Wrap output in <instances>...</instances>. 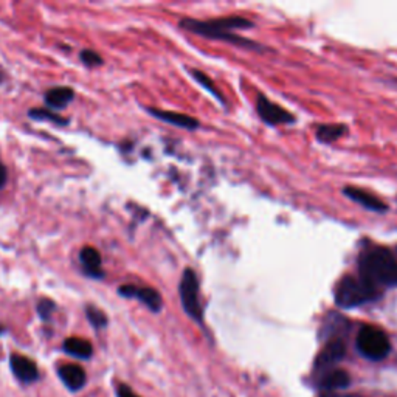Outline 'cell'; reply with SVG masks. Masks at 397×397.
<instances>
[{
  "instance_id": "19",
  "label": "cell",
  "mask_w": 397,
  "mask_h": 397,
  "mask_svg": "<svg viewBox=\"0 0 397 397\" xmlns=\"http://www.w3.org/2000/svg\"><path fill=\"white\" fill-rule=\"evenodd\" d=\"M191 76L197 81V83L204 87V89L206 90V92H210L211 95L216 98L219 103H222V104H225V99H224V97H222V93L219 92V89H216V86H214V83L211 81V78L208 76V75H205L204 72H200V70H196V69H193L191 70Z\"/></svg>"
},
{
  "instance_id": "1",
  "label": "cell",
  "mask_w": 397,
  "mask_h": 397,
  "mask_svg": "<svg viewBox=\"0 0 397 397\" xmlns=\"http://www.w3.org/2000/svg\"><path fill=\"white\" fill-rule=\"evenodd\" d=\"M180 26L184 30L196 33V35L208 38V39L224 40V42H228V44L248 47V49H254V50H266L264 47L253 42V40L239 38L236 33H233V30H248L253 26L252 20H248L242 16H227V17H216V19H210V20L185 17L180 20Z\"/></svg>"
},
{
  "instance_id": "14",
  "label": "cell",
  "mask_w": 397,
  "mask_h": 397,
  "mask_svg": "<svg viewBox=\"0 0 397 397\" xmlns=\"http://www.w3.org/2000/svg\"><path fill=\"white\" fill-rule=\"evenodd\" d=\"M73 98H75V92L70 87H53L45 93V103L53 111H63L69 106Z\"/></svg>"
},
{
  "instance_id": "11",
  "label": "cell",
  "mask_w": 397,
  "mask_h": 397,
  "mask_svg": "<svg viewBox=\"0 0 397 397\" xmlns=\"http://www.w3.org/2000/svg\"><path fill=\"white\" fill-rule=\"evenodd\" d=\"M345 354H346L345 341L340 340V339L331 340L325 348L321 349V353L318 354L315 365H317L318 368L332 366V365H335V363H339L343 357H345Z\"/></svg>"
},
{
  "instance_id": "26",
  "label": "cell",
  "mask_w": 397,
  "mask_h": 397,
  "mask_svg": "<svg viewBox=\"0 0 397 397\" xmlns=\"http://www.w3.org/2000/svg\"><path fill=\"white\" fill-rule=\"evenodd\" d=\"M3 332H5V327H3L2 325H0V335H2Z\"/></svg>"
},
{
  "instance_id": "25",
  "label": "cell",
  "mask_w": 397,
  "mask_h": 397,
  "mask_svg": "<svg viewBox=\"0 0 397 397\" xmlns=\"http://www.w3.org/2000/svg\"><path fill=\"white\" fill-rule=\"evenodd\" d=\"M3 79H5V76H3V72H0V83H2Z\"/></svg>"
},
{
  "instance_id": "22",
  "label": "cell",
  "mask_w": 397,
  "mask_h": 397,
  "mask_svg": "<svg viewBox=\"0 0 397 397\" xmlns=\"http://www.w3.org/2000/svg\"><path fill=\"white\" fill-rule=\"evenodd\" d=\"M79 58L81 60H83L84 65L86 67H99L101 64H103V58H101L97 51H93V50H83L79 53Z\"/></svg>"
},
{
  "instance_id": "6",
  "label": "cell",
  "mask_w": 397,
  "mask_h": 397,
  "mask_svg": "<svg viewBox=\"0 0 397 397\" xmlns=\"http://www.w3.org/2000/svg\"><path fill=\"white\" fill-rule=\"evenodd\" d=\"M257 111H258V115L261 117V120L270 126L295 123V117L291 112L284 109V107H281L279 104L273 103L272 99H268L264 95L258 97Z\"/></svg>"
},
{
  "instance_id": "24",
  "label": "cell",
  "mask_w": 397,
  "mask_h": 397,
  "mask_svg": "<svg viewBox=\"0 0 397 397\" xmlns=\"http://www.w3.org/2000/svg\"><path fill=\"white\" fill-rule=\"evenodd\" d=\"M6 180H8V172H6V168L5 165L0 161V190L5 186Z\"/></svg>"
},
{
  "instance_id": "21",
  "label": "cell",
  "mask_w": 397,
  "mask_h": 397,
  "mask_svg": "<svg viewBox=\"0 0 397 397\" xmlns=\"http://www.w3.org/2000/svg\"><path fill=\"white\" fill-rule=\"evenodd\" d=\"M38 315L42 320H49L51 317V314L55 312V309H56V305H55V301H51L49 298H42L39 302H38Z\"/></svg>"
},
{
  "instance_id": "3",
  "label": "cell",
  "mask_w": 397,
  "mask_h": 397,
  "mask_svg": "<svg viewBox=\"0 0 397 397\" xmlns=\"http://www.w3.org/2000/svg\"><path fill=\"white\" fill-rule=\"evenodd\" d=\"M380 297V291L360 277L346 275L335 289V302L341 309H353L368 305Z\"/></svg>"
},
{
  "instance_id": "5",
  "label": "cell",
  "mask_w": 397,
  "mask_h": 397,
  "mask_svg": "<svg viewBox=\"0 0 397 397\" xmlns=\"http://www.w3.org/2000/svg\"><path fill=\"white\" fill-rule=\"evenodd\" d=\"M179 293L180 301L184 306V311L190 315L193 320L202 323L204 320V309L200 305V287H199V278L193 268H186L181 275L180 284H179Z\"/></svg>"
},
{
  "instance_id": "13",
  "label": "cell",
  "mask_w": 397,
  "mask_h": 397,
  "mask_svg": "<svg viewBox=\"0 0 397 397\" xmlns=\"http://www.w3.org/2000/svg\"><path fill=\"white\" fill-rule=\"evenodd\" d=\"M59 379L64 382V385L72 389V391H78V389L86 385V371L78 365H64L58 369Z\"/></svg>"
},
{
  "instance_id": "18",
  "label": "cell",
  "mask_w": 397,
  "mask_h": 397,
  "mask_svg": "<svg viewBox=\"0 0 397 397\" xmlns=\"http://www.w3.org/2000/svg\"><path fill=\"white\" fill-rule=\"evenodd\" d=\"M29 117L36 121H51V123H56L58 126L69 124V118L59 115L58 112H53L50 109H31L29 112Z\"/></svg>"
},
{
  "instance_id": "8",
  "label": "cell",
  "mask_w": 397,
  "mask_h": 397,
  "mask_svg": "<svg viewBox=\"0 0 397 397\" xmlns=\"http://www.w3.org/2000/svg\"><path fill=\"white\" fill-rule=\"evenodd\" d=\"M343 194L348 196L351 200H354L355 204L362 205L363 208H368L371 211H378V213H385L388 210V205L385 202H382L379 197H375L374 194L368 193L362 188L357 186H348L343 190Z\"/></svg>"
},
{
  "instance_id": "9",
  "label": "cell",
  "mask_w": 397,
  "mask_h": 397,
  "mask_svg": "<svg viewBox=\"0 0 397 397\" xmlns=\"http://www.w3.org/2000/svg\"><path fill=\"white\" fill-rule=\"evenodd\" d=\"M10 365H11V371L15 373V375L20 382L30 383L35 382L39 378L36 363L31 359L25 357V355L13 354L10 359Z\"/></svg>"
},
{
  "instance_id": "4",
  "label": "cell",
  "mask_w": 397,
  "mask_h": 397,
  "mask_svg": "<svg viewBox=\"0 0 397 397\" xmlns=\"http://www.w3.org/2000/svg\"><path fill=\"white\" fill-rule=\"evenodd\" d=\"M359 353L369 360H383L391 351V343L388 335L375 326H363L355 340Z\"/></svg>"
},
{
  "instance_id": "17",
  "label": "cell",
  "mask_w": 397,
  "mask_h": 397,
  "mask_svg": "<svg viewBox=\"0 0 397 397\" xmlns=\"http://www.w3.org/2000/svg\"><path fill=\"white\" fill-rule=\"evenodd\" d=\"M351 383V378L343 369H334V371L327 373L321 380V387L327 389V391H334V389H343Z\"/></svg>"
},
{
  "instance_id": "16",
  "label": "cell",
  "mask_w": 397,
  "mask_h": 397,
  "mask_svg": "<svg viewBox=\"0 0 397 397\" xmlns=\"http://www.w3.org/2000/svg\"><path fill=\"white\" fill-rule=\"evenodd\" d=\"M346 132L348 127L345 124H320L315 136L321 143H334V141L345 137Z\"/></svg>"
},
{
  "instance_id": "12",
  "label": "cell",
  "mask_w": 397,
  "mask_h": 397,
  "mask_svg": "<svg viewBox=\"0 0 397 397\" xmlns=\"http://www.w3.org/2000/svg\"><path fill=\"white\" fill-rule=\"evenodd\" d=\"M79 261L81 264H83L86 275H89V277L97 279L104 277L103 268H101V262L103 261H101V254L97 248L84 247L79 253Z\"/></svg>"
},
{
  "instance_id": "2",
  "label": "cell",
  "mask_w": 397,
  "mask_h": 397,
  "mask_svg": "<svg viewBox=\"0 0 397 397\" xmlns=\"http://www.w3.org/2000/svg\"><path fill=\"white\" fill-rule=\"evenodd\" d=\"M359 277L375 289L397 286V258L383 247L368 248L359 258Z\"/></svg>"
},
{
  "instance_id": "7",
  "label": "cell",
  "mask_w": 397,
  "mask_h": 397,
  "mask_svg": "<svg viewBox=\"0 0 397 397\" xmlns=\"http://www.w3.org/2000/svg\"><path fill=\"white\" fill-rule=\"evenodd\" d=\"M118 293L124 298H136L143 302L146 307H149L152 312H160L163 301L161 295L152 287H138L133 284H123L118 289Z\"/></svg>"
},
{
  "instance_id": "15",
  "label": "cell",
  "mask_w": 397,
  "mask_h": 397,
  "mask_svg": "<svg viewBox=\"0 0 397 397\" xmlns=\"http://www.w3.org/2000/svg\"><path fill=\"white\" fill-rule=\"evenodd\" d=\"M64 351L69 355H73V357L90 359L93 354V348L90 341L78 337H70L64 341Z\"/></svg>"
},
{
  "instance_id": "27",
  "label": "cell",
  "mask_w": 397,
  "mask_h": 397,
  "mask_svg": "<svg viewBox=\"0 0 397 397\" xmlns=\"http://www.w3.org/2000/svg\"><path fill=\"white\" fill-rule=\"evenodd\" d=\"M329 397H335V396H329Z\"/></svg>"
},
{
  "instance_id": "20",
  "label": "cell",
  "mask_w": 397,
  "mask_h": 397,
  "mask_svg": "<svg viewBox=\"0 0 397 397\" xmlns=\"http://www.w3.org/2000/svg\"><path fill=\"white\" fill-rule=\"evenodd\" d=\"M86 315H87V318H89L90 325L93 327L103 329L107 326V317H106V314L101 311V309L89 305L86 307Z\"/></svg>"
},
{
  "instance_id": "23",
  "label": "cell",
  "mask_w": 397,
  "mask_h": 397,
  "mask_svg": "<svg viewBox=\"0 0 397 397\" xmlns=\"http://www.w3.org/2000/svg\"><path fill=\"white\" fill-rule=\"evenodd\" d=\"M117 396L118 397H140V396H137L136 393H133L129 387L124 385V383H121V385H118Z\"/></svg>"
},
{
  "instance_id": "10",
  "label": "cell",
  "mask_w": 397,
  "mask_h": 397,
  "mask_svg": "<svg viewBox=\"0 0 397 397\" xmlns=\"http://www.w3.org/2000/svg\"><path fill=\"white\" fill-rule=\"evenodd\" d=\"M147 112L151 113L152 117H156L161 121H166V123L174 124L177 127H181V129H197L199 127V121L194 118L186 115V113H180V112H172V111H161V109H154V107H149Z\"/></svg>"
}]
</instances>
